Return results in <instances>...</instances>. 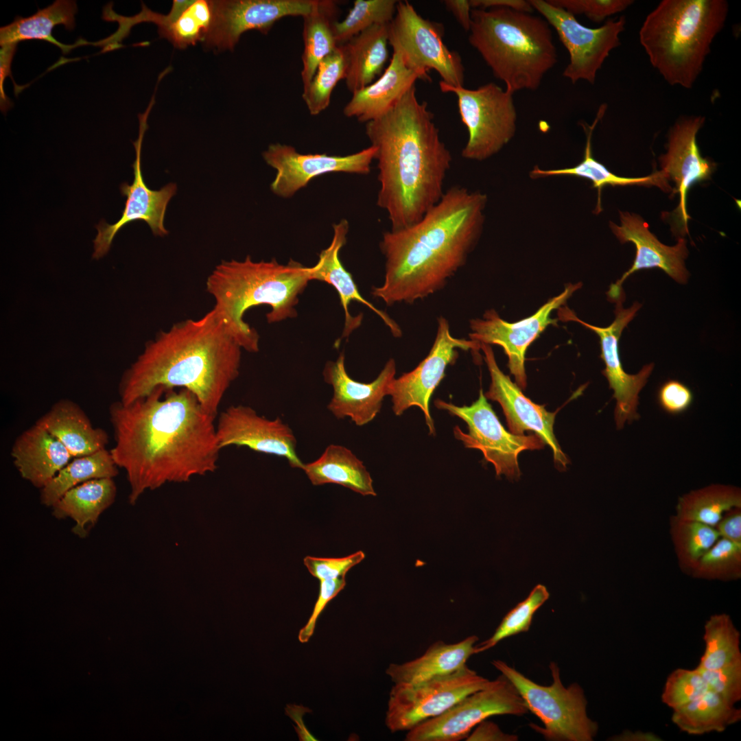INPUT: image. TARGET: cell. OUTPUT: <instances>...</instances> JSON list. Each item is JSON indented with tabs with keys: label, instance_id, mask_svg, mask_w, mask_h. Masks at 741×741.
I'll return each mask as SVG.
<instances>
[{
	"label": "cell",
	"instance_id": "cell-1",
	"mask_svg": "<svg viewBox=\"0 0 741 741\" xmlns=\"http://www.w3.org/2000/svg\"><path fill=\"white\" fill-rule=\"evenodd\" d=\"M109 416L115 442L110 452L126 473L132 505L148 490L217 468V416L187 389L158 387L130 403L115 401Z\"/></svg>",
	"mask_w": 741,
	"mask_h": 741
},
{
	"label": "cell",
	"instance_id": "cell-2",
	"mask_svg": "<svg viewBox=\"0 0 741 741\" xmlns=\"http://www.w3.org/2000/svg\"><path fill=\"white\" fill-rule=\"evenodd\" d=\"M487 196L454 186L415 224L385 232L384 283L373 297L412 304L442 290L467 261L484 224Z\"/></svg>",
	"mask_w": 741,
	"mask_h": 741
},
{
	"label": "cell",
	"instance_id": "cell-3",
	"mask_svg": "<svg viewBox=\"0 0 741 741\" xmlns=\"http://www.w3.org/2000/svg\"><path fill=\"white\" fill-rule=\"evenodd\" d=\"M365 131L376 149L377 206L391 230L415 224L443 197L452 162L433 113L419 101L414 86L387 113L366 123Z\"/></svg>",
	"mask_w": 741,
	"mask_h": 741
},
{
	"label": "cell",
	"instance_id": "cell-4",
	"mask_svg": "<svg viewBox=\"0 0 741 741\" xmlns=\"http://www.w3.org/2000/svg\"><path fill=\"white\" fill-rule=\"evenodd\" d=\"M239 340L214 307L198 319H187L158 333L123 373L119 401L130 403L161 387L185 388L217 416L223 398L239 375Z\"/></svg>",
	"mask_w": 741,
	"mask_h": 741
},
{
	"label": "cell",
	"instance_id": "cell-5",
	"mask_svg": "<svg viewBox=\"0 0 741 741\" xmlns=\"http://www.w3.org/2000/svg\"><path fill=\"white\" fill-rule=\"evenodd\" d=\"M310 267L290 259L281 264L275 259L255 261L250 256L243 261H222L208 277L206 290L215 300L214 308L222 314L237 333L242 349L259 351L257 331L243 320L250 308L261 305L271 310L268 323L297 316L298 296L308 283Z\"/></svg>",
	"mask_w": 741,
	"mask_h": 741
},
{
	"label": "cell",
	"instance_id": "cell-6",
	"mask_svg": "<svg viewBox=\"0 0 741 741\" xmlns=\"http://www.w3.org/2000/svg\"><path fill=\"white\" fill-rule=\"evenodd\" d=\"M728 12L725 0H663L646 16L639 42L669 84L692 87Z\"/></svg>",
	"mask_w": 741,
	"mask_h": 741
},
{
	"label": "cell",
	"instance_id": "cell-7",
	"mask_svg": "<svg viewBox=\"0 0 741 741\" xmlns=\"http://www.w3.org/2000/svg\"><path fill=\"white\" fill-rule=\"evenodd\" d=\"M469 42L506 90L535 91L558 61L548 23L508 8L471 9Z\"/></svg>",
	"mask_w": 741,
	"mask_h": 741
},
{
	"label": "cell",
	"instance_id": "cell-8",
	"mask_svg": "<svg viewBox=\"0 0 741 741\" xmlns=\"http://www.w3.org/2000/svg\"><path fill=\"white\" fill-rule=\"evenodd\" d=\"M493 666L515 687L528 711L537 716L543 727H532L547 740L591 741L598 725L587 714V701L583 688L576 683L565 687L559 668L551 662L553 678L549 686L539 685L501 660L492 661Z\"/></svg>",
	"mask_w": 741,
	"mask_h": 741
},
{
	"label": "cell",
	"instance_id": "cell-9",
	"mask_svg": "<svg viewBox=\"0 0 741 741\" xmlns=\"http://www.w3.org/2000/svg\"><path fill=\"white\" fill-rule=\"evenodd\" d=\"M442 92L454 93L458 112L468 132L461 151L463 158L484 161L498 153L515 136L517 111L513 93L489 82L475 89L454 86L442 81Z\"/></svg>",
	"mask_w": 741,
	"mask_h": 741
},
{
	"label": "cell",
	"instance_id": "cell-10",
	"mask_svg": "<svg viewBox=\"0 0 741 741\" xmlns=\"http://www.w3.org/2000/svg\"><path fill=\"white\" fill-rule=\"evenodd\" d=\"M442 23L422 17L408 1H398L394 18L388 24V43L405 65L421 80L430 81L435 70L442 82L463 86L464 67L459 54L443 42Z\"/></svg>",
	"mask_w": 741,
	"mask_h": 741
},
{
	"label": "cell",
	"instance_id": "cell-11",
	"mask_svg": "<svg viewBox=\"0 0 741 741\" xmlns=\"http://www.w3.org/2000/svg\"><path fill=\"white\" fill-rule=\"evenodd\" d=\"M490 683L466 665L450 674L421 682L394 684L389 693L386 725L392 733L408 731L443 714Z\"/></svg>",
	"mask_w": 741,
	"mask_h": 741
},
{
	"label": "cell",
	"instance_id": "cell-12",
	"mask_svg": "<svg viewBox=\"0 0 741 741\" xmlns=\"http://www.w3.org/2000/svg\"><path fill=\"white\" fill-rule=\"evenodd\" d=\"M434 404L466 423L468 432L456 426L455 437L466 447L481 451L484 459L494 466L497 476L504 475L510 480H518L521 474L519 454L526 450L541 449L545 445L536 434L517 435L507 431L482 389L478 399L469 406H458L440 399L436 400Z\"/></svg>",
	"mask_w": 741,
	"mask_h": 741
},
{
	"label": "cell",
	"instance_id": "cell-13",
	"mask_svg": "<svg viewBox=\"0 0 741 741\" xmlns=\"http://www.w3.org/2000/svg\"><path fill=\"white\" fill-rule=\"evenodd\" d=\"M529 711L514 685L504 675L465 696L443 714L407 731L406 741H459L473 727L497 715L523 716Z\"/></svg>",
	"mask_w": 741,
	"mask_h": 741
},
{
	"label": "cell",
	"instance_id": "cell-14",
	"mask_svg": "<svg viewBox=\"0 0 741 741\" xmlns=\"http://www.w3.org/2000/svg\"><path fill=\"white\" fill-rule=\"evenodd\" d=\"M530 3L556 30L569 53V62L563 75L572 84L585 80L593 84L598 71L611 51L620 45V36L625 28V17L609 19L602 26L590 28L548 0H530Z\"/></svg>",
	"mask_w": 741,
	"mask_h": 741
},
{
	"label": "cell",
	"instance_id": "cell-15",
	"mask_svg": "<svg viewBox=\"0 0 741 741\" xmlns=\"http://www.w3.org/2000/svg\"><path fill=\"white\" fill-rule=\"evenodd\" d=\"M624 294L616 301L614 320L606 327L594 326L587 323L568 307L558 308V316L563 321H574L596 333L600 338L601 354L605 368L602 374L608 380L609 388L613 390L616 400L615 421L618 429H622L624 423L639 418L637 412L639 394L647 383L654 364L650 363L642 367L637 374L626 373L622 364L619 352V340L622 333L628 323L635 318L642 305L637 301L629 308H624Z\"/></svg>",
	"mask_w": 741,
	"mask_h": 741
},
{
	"label": "cell",
	"instance_id": "cell-16",
	"mask_svg": "<svg viewBox=\"0 0 741 741\" xmlns=\"http://www.w3.org/2000/svg\"><path fill=\"white\" fill-rule=\"evenodd\" d=\"M582 284H569L558 296L548 300L534 314L521 320L509 322L494 309L486 311L482 318L470 320L469 338L479 344L502 347L508 357V366L516 384L524 389L527 384L525 355L530 345L550 325H556L552 311L563 306Z\"/></svg>",
	"mask_w": 741,
	"mask_h": 741
},
{
	"label": "cell",
	"instance_id": "cell-17",
	"mask_svg": "<svg viewBox=\"0 0 741 741\" xmlns=\"http://www.w3.org/2000/svg\"><path fill=\"white\" fill-rule=\"evenodd\" d=\"M458 349H480V344L471 340L454 337L447 320L438 318V329L434 342L427 357L412 371L394 379L390 383L388 395L391 396L392 410L396 415L412 406L423 412L430 434H435L434 421L430 412L432 393L445 375L447 367L454 362Z\"/></svg>",
	"mask_w": 741,
	"mask_h": 741
},
{
	"label": "cell",
	"instance_id": "cell-18",
	"mask_svg": "<svg viewBox=\"0 0 741 741\" xmlns=\"http://www.w3.org/2000/svg\"><path fill=\"white\" fill-rule=\"evenodd\" d=\"M154 103V97H152L146 111L139 115V137L133 142L136 151V158L132 164L134 180L130 185L124 183L120 185L121 193L126 197L122 214L119 220L113 224L102 220L96 225L97 235L93 240V259H99L105 256L117 233L132 221L145 222L156 236L163 237L168 234L164 226L165 215L170 200L176 193V185L169 183L158 190L150 189L144 182L141 169L142 142L148 128V117Z\"/></svg>",
	"mask_w": 741,
	"mask_h": 741
},
{
	"label": "cell",
	"instance_id": "cell-19",
	"mask_svg": "<svg viewBox=\"0 0 741 741\" xmlns=\"http://www.w3.org/2000/svg\"><path fill=\"white\" fill-rule=\"evenodd\" d=\"M213 21L203 40L204 47L233 50L241 36L250 30L267 34L286 16H304L317 0H216Z\"/></svg>",
	"mask_w": 741,
	"mask_h": 741
},
{
	"label": "cell",
	"instance_id": "cell-20",
	"mask_svg": "<svg viewBox=\"0 0 741 741\" xmlns=\"http://www.w3.org/2000/svg\"><path fill=\"white\" fill-rule=\"evenodd\" d=\"M375 152V148L370 145L346 156L301 154L292 145L273 143L262 156L277 172L270 185L271 191L277 196L288 198L321 175L333 172L368 174Z\"/></svg>",
	"mask_w": 741,
	"mask_h": 741
},
{
	"label": "cell",
	"instance_id": "cell-21",
	"mask_svg": "<svg viewBox=\"0 0 741 741\" xmlns=\"http://www.w3.org/2000/svg\"><path fill=\"white\" fill-rule=\"evenodd\" d=\"M221 449L246 447L252 451L285 458L290 466L303 469L292 430L280 418L268 419L248 405H233L222 412L216 423Z\"/></svg>",
	"mask_w": 741,
	"mask_h": 741
},
{
	"label": "cell",
	"instance_id": "cell-22",
	"mask_svg": "<svg viewBox=\"0 0 741 741\" xmlns=\"http://www.w3.org/2000/svg\"><path fill=\"white\" fill-rule=\"evenodd\" d=\"M491 376L486 399L498 402L503 410L509 431L524 435L532 431L552 449L554 462L562 470L569 463L554 436L553 426L556 412L546 410L544 405L537 404L526 397L521 388L499 368L492 347L480 344Z\"/></svg>",
	"mask_w": 741,
	"mask_h": 741
},
{
	"label": "cell",
	"instance_id": "cell-23",
	"mask_svg": "<svg viewBox=\"0 0 741 741\" xmlns=\"http://www.w3.org/2000/svg\"><path fill=\"white\" fill-rule=\"evenodd\" d=\"M620 225L611 222L610 228L622 244H635L636 255L631 267L610 286L607 292L609 298L615 302L624 294L622 288L624 281L643 269L659 268L677 283H687L690 274L685 260L689 252L685 238L679 237L674 246H666L649 231L648 224L639 215L620 211Z\"/></svg>",
	"mask_w": 741,
	"mask_h": 741
},
{
	"label": "cell",
	"instance_id": "cell-24",
	"mask_svg": "<svg viewBox=\"0 0 741 741\" xmlns=\"http://www.w3.org/2000/svg\"><path fill=\"white\" fill-rule=\"evenodd\" d=\"M396 363L390 359L375 380L363 383L354 380L346 372L344 352L335 361H328L323 368L325 381L332 387L333 395L327 405L338 419L349 418L356 425L372 421L379 412L384 398L395 379Z\"/></svg>",
	"mask_w": 741,
	"mask_h": 741
},
{
	"label": "cell",
	"instance_id": "cell-25",
	"mask_svg": "<svg viewBox=\"0 0 741 741\" xmlns=\"http://www.w3.org/2000/svg\"><path fill=\"white\" fill-rule=\"evenodd\" d=\"M705 122V117L690 116L679 119L670 130L666 153L659 157L661 171L668 180L675 185L673 194L679 193L680 202L677 209L681 221V231L688 233L687 212V192L694 184L710 178L716 165L700 153L696 135Z\"/></svg>",
	"mask_w": 741,
	"mask_h": 741
},
{
	"label": "cell",
	"instance_id": "cell-26",
	"mask_svg": "<svg viewBox=\"0 0 741 741\" xmlns=\"http://www.w3.org/2000/svg\"><path fill=\"white\" fill-rule=\"evenodd\" d=\"M333 237L329 246L319 254L317 263L310 267V280L324 281L332 285L338 294L344 313V327L342 338L348 337L362 323V315L353 316L349 307L351 302L364 304L373 311L389 328L392 334L397 338L401 336L402 331L397 323L384 311L375 307L366 300L360 293L352 274L343 266L340 252L346 244L349 230V224L346 219H342L333 225Z\"/></svg>",
	"mask_w": 741,
	"mask_h": 741
},
{
	"label": "cell",
	"instance_id": "cell-27",
	"mask_svg": "<svg viewBox=\"0 0 741 741\" xmlns=\"http://www.w3.org/2000/svg\"><path fill=\"white\" fill-rule=\"evenodd\" d=\"M11 456L21 476L42 489L72 458L56 438L35 423L14 440Z\"/></svg>",
	"mask_w": 741,
	"mask_h": 741
},
{
	"label": "cell",
	"instance_id": "cell-28",
	"mask_svg": "<svg viewBox=\"0 0 741 741\" xmlns=\"http://www.w3.org/2000/svg\"><path fill=\"white\" fill-rule=\"evenodd\" d=\"M418 80H421V76L393 51L384 73L377 80L353 93L343 113L364 123L376 119L387 113Z\"/></svg>",
	"mask_w": 741,
	"mask_h": 741
},
{
	"label": "cell",
	"instance_id": "cell-29",
	"mask_svg": "<svg viewBox=\"0 0 741 741\" xmlns=\"http://www.w3.org/2000/svg\"><path fill=\"white\" fill-rule=\"evenodd\" d=\"M36 423L56 438L74 458L106 449L108 443L106 431L93 427L80 406L69 399L56 401Z\"/></svg>",
	"mask_w": 741,
	"mask_h": 741
},
{
	"label": "cell",
	"instance_id": "cell-30",
	"mask_svg": "<svg viewBox=\"0 0 741 741\" xmlns=\"http://www.w3.org/2000/svg\"><path fill=\"white\" fill-rule=\"evenodd\" d=\"M606 109L607 105L605 104L599 107L596 119L591 125L581 124L585 131L587 139L583 158L578 164L572 167L554 169H542L536 166L530 172V176L532 178L555 176H571L590 180L592 183V187L598 190V201L594 211L596 214L600 213L602 210L601 207V191L605 186L654 185L663 191H670L672 190V188L669 185L667 178L661 170L644 177H624L611 172L603 164L595 159L591 150L592 133L598 122L604 116Z\"/></svg>",
	"mask_w": 741,
	"mask_h": 741
},
{
	"label": "cell",
	"instance_id": "cell-31",
	"mask_svg": "<svg viewBox=\"0 0 741 741\" xmlns=\"http://www.w3.org/2000/svg\"><path fill=\"white\" fill-rule=\"evenodd\" d=\"M476 635L447 644L438 640L420 657L403 663H390L386 670L394 684L414 683L455 672L465 666L474 655Z\"/></svg>",
	"mask_w": 741,
	"mask_h": 741
},
{
	"label": "cell",
	"instance_id": "cell-32",
	"mask_svg": "<svg viewBox=\"0 0 741 741\" xmlns=\"http://www.w3.org/2000/svg\"><path fill=\"white\" fill-rule=\"evenodd\" d=\"M117 487L113 478L91 480L67 491L51 507L58 519H71L73 533L86 538L100 515L115 502Z\"/></svg>",
	"mask_w": 741,
	"mask_h": 741
},
{
	"label": "cell",
	"instance_id": "cell-33",
	"mask_svg": "<svg viewBox=\"0 0 741 741\" xmlns=\"http://www.w3.org/2000/svg\"><path fill=\"white\" fill-rule=\"evenodd\" d=\"M388 24H377L341 45L346 60L344 81L353 93L381 75L388 60Z\"/></svg>",
	"mask_w": 741,
	"mask_h": 741
},
{
	"label": "cell",
	"instance_id": "cell-34",
	"mask_svg": "<svg viewBox=\"0 0 741 741\" xmlns=\"http://www.w3.org/2000/svg\"><path fill=\"white\" fill-rule=\"evenodd\" d=\"M77 12L75 1L56 0L30 16H16L12 23L0 28V45H17L24 40H42L58 47L66 54L76 47L84 45L85 40L80 38L73 45H65L56 40L51 32L58 25H63L67 30H73Z\"/></svg>",
	"mask_w": 741,
	"mask_h": 741
},
{
	"label": "cell",
	"instance_id": "cell-35",
	"mask_svg": "<svg viewBox=\"0 0 741 741\" xmlns=\"http://www.w3.org/2000/svg\"><path fill=\"white\" fill-rule=\"evenodd\" d=\"M303 470L313 485L336 484L362 495H376L363 462L342 445H328L318 459L304 464Z\"/></svg>",
	"mask_w": 741,
	"mask_h": 741
},
{
	"label": "cell",
	"instance_id": "cell-36",
	"mask_svg": "<svg viewBox=\"0 0 741 741\" xmlns=\"http://www.w3.org/2000/svg\"><path fill=\"white\" fill-rule=\"evenodd\" d=\"M740 719V709L711 690L674 709L672 715V722L681 731L694 736L722 732Z\"/></svg>",
	"mask_w": 741,
	"mask_h": 741
},
{
	"label": "cell",
	"instance_id": "cell-37",
	"mask_svg": "<svg viewBox=\"0 0 741 741\" xmlns=\"http://www.w3.org/2000/svg\"><path fill=\"white\" fill-rule=\"evenodd\" d=\"M336 8L334 1L317 0L311 11L303 16V86L312 79L320 62L338 46L333 33Z\"/></svg>",
	"mask_w": 741,
	"mask_h": 741
},
{
	"label": "cell",
	"instance_id": "cell-38",
	"mask_svg": "<svg viewBox=\"0 0 741 741\" xmlns=\"http://www.w3.org/2000/svg\"><path fill=\"white\" fill-rule=\"evenodd\" d=\"M117 468L106 449L75 458L40 489V502L52 507L67 491L79 484L95 479L114 478L118 474Z\"/></svg>",
	"mask_w": 741,
	"mask_h": 741
},
{
	"label": "cell",
	"instance_id": "cell-39",
	"mask_svg": "<svg viewBox=\"0 0 741 741\" xmlns=\"http://www.w3.org/2000/svg\"><path fill=\"white\" fill-rule=\"evenodd\" d=\"M735 508H741L740 489L714 484L680 497L674 516L715 527L726 513Z\"/></svg>",
	"mask_w": 741,
	"mask_h": 741
},
{
	"label": "cell",
	"instance_id": "cell-40",
	"mask_svg": "<svg viewBox=\"0 0 741 741\" xmlns=\"http://www.w3.org/2000/svg\"><path fill=\"white\" fill-rule=\"evenodd\" d=\"M705 650L696 668L716 670L741 661L740 634L727 613L711 615L704 626Z\"/></svg>",
	"mask_w": 741,
	"mask_h": 741
},
{
	"label": "cell",
	"instance_id": "cell-41",
	"mask_svg": "<svg viewBox=\"0 0 741 741\" xmlns=\"http://www.w3.org/2000/svg\"><path fill=\"white\" fill-rule=\"evenodd\" d=\"M670 532L679 563L691 572L703 554L720 538L715 527L670 517Z\"/></svg>",
	"mask_w": 741,
	"mask_h": 741
},
{
	"label": "cell",
	"instance_id": "cell-42",
	"mask_svg": "<svg viewBox=\"0 0 741 741\" xmlns=\"http://www.w3.org/2000/svg\"><path fill=\"white\" fill-rule=\"evenodd\" d=\"M211 0L192 1L179 16L172 21H165L158 27L161 37L167 38L175 47L185 49L203 42L213 21Z\"/></svg>",
	"mask_w": 741,
	"mask_h": 741
},
{
	"label": "cell",
	"instance_id": "cell-43",
	"mask_svg": "<svg viewBox=\"0 0 741 741\" xmlns=\"http://www.w3.org/2000/svg\"><path fill=\"white\" fill-rule=\"evenodd\" d=\"M346 60L341 45L327 55L318 64L310 82L303 86V99L311 115H318L330 104L336 84L344 80Z\"/></svg>",
	"mask_w": 741,
	"mask_h": 741
},
{
	"label": "cell",
	"instance_id": "cell-44",
	"mask_svg": "<svg viewBox=\"0 0 741 741\" xmlns=\"http://www.w3.org/2000/svg\"><path fill=\"white\" fill-rule=\"evenodd\" d=\"M398 1L355 0L346 17L335 21L333 33L338 45L377 24L389 23L395 16Z\"/></svg>",
	"mask_w": 741,
	"mask_h": 741
},
{
	"label": "cell",
	"instance_id": "cell-45",
	"mask_svg": "<svg viewBox=\"0 0 741 741\" xmlns=\"http://www.w3.org/2000/svg\"><path fill=\"white\" fill-rule=\"evenodd\" d=\"M695 578L733 580L741 578V543L720 537L690 572Z\"/></svg>",
	"mask_w": 741,
	"mask_h": 741
},
{
	"label": "cell",
	"instance_id": "cell-46",
	"mask_svg": "<svg viewBox=\"0 0 741 741\" xmlns=\"http://www.w3.org/2000/svg\"><path fill=\"white\" fill-rule=\"evenodd\" d=\"M549 596V592L544 585L535 586L524 601L517 604L505 615L492 636L475 645L474 654L491 649L505 638L527 632L534 613Z\"/></svg>",
	"mask_w": 741,
	"mask_h": 741
},
{
	"label": "cell",
	"instance_id": "cell-47",
	"mask_svg": "<svg viewBox=\"0 0 741 741\" xmlns=\"http://www.w3.org/2000/svg\"><path fill=\"white\" fill-rule=\"evenodd\" d=\"M709 690L706 681L696 668H677L667 677L661 698L663 703L674 710Z\"/></svg>",
	"mask_w": 741,
	"mask_h": 741
},
{
	"label": "cell",
	"instance_id": "cell-48",
	"mask_svg": "<svg viewBox=\"0 0 741 741\" xmlns=\"http://www.w3.org/2000/svg\"><path fill=\"white\" fill-rule=\"evenodd\" d=\"M554 6L572 15H584L590 21L600 23L611 16L625 10L633 3L631 0H548Z\"/></svg>",
	"mask_w": 741,
	"mask_h": 741
},
{
	"label": "cell",
	"instance_id": "cell-49",
	"mask_svg": "<svg viewBox=\"0 0 741 741\" xmlns=\"http://www.w3.org/2000/svg\"><path fill=\"white\" fill-rule=\"evenodd\" d=\"M696 668L706 681L709 690L733 705L741 700V661L716 670Z\"/></svg>",
	"mask_w": 741,
	"mask_h": 741
},
{
	"label": "cell",
	"instance_id": "cell-50",
	"mask_svg": "<svg viewBox=\"0 0 741 741\" xmlns=\"http://www.w3.org/2000/svg\"><path fill=\"white\" fill-rule=\"evenodd\" d=\"M364 557V553L358 551L342 558L307 556L304 558L303 563L309 573L320 581L345 577L347 572L360 563Z\"/></svg>",
	"mask_w": 741,
	"mask_h": 741
},
{
	"label": "cell",
	"instance_id": "cell-51",
	"mask_svg": "<svg viewBox=\"0 0 741 741\" xmlns=\"http://www.w3.org/2000/svg\"><path fill=\"white\" fill-rule=\"evenodd\" d=\"M657 399L663 410L671 414H677L685 412L691 405L693 394L682 382L669 379L659 388Z\"/></svg>",
	"mask_w": 741,
	"mask_h": 741
},
{
	"label": "cell",
	"instance_id": "cell-52",
	"mask_svg": "<svg viewBox=\"0 0 741 741\" xmlns=\"http://www.w3.org/2000/svg\"><path fill=\"white\" fill-rule=\"evenodd\" d=\"M346 586L345 577L320 581L318 599L307 624L299 631L298 640L306 643L314 634L317 620L327 604Z\"/></svg>",
	"mask_w": 741,
	"mask_h": 741
},
{
	"label": "cell",
	"instance_id": "cell-53",
	"mask_svg": "<svg viewBox=\"0 0 741 741\" xmlns=\"http://www.w3.org/2000/svg\"><path fill=\"white\" fill-rule=\"evenodd\" d=\"M715 528L720 537L741 543V508L726 513Z\"/></svg>",
	"mask_w": 741,
	"mask_h": 741
},
{
	"label": "cell",
	"instance_id": "cell-54",
	"mask_svg": "<svg viewBox=\"0 0 741 741\" xmlns=\"http://www.w3.org/2000/svg\"><path fill=\"white\" fill-rule=\"evenodd\" d=\"M475 727L474 731L467 736L466 740L515 741L518 740L517 736L504 733L496 724L491 721L485 720Z\"/></svg>",
	"mask_w": 741,
	"mask_h": 741
},
{
	"label": "cell",
	"instance_id": "cell-55",
	"mask_svg": "<svg viewBox=\"0 0 741 741\" xmlns=\"http://www.w3.org/2000/svg\"><path fill=\"white\" fill-rule=\"evenodd\" d=\"M469 1L471 8H508L529 13H532L534 11L530 1L526 0H469Z\"/></svg>",
	"mask_w": 741,
	"mask_h": 741
},
{
	"label": "cell",
	"instance_id": "cell-56",
	"mask_svg": "<svg viewBox=\"0 0 741 741\" xmlns=\"http://www.w3.org/2000/svg\"><path fill=\"white\" fill-rule=\"evenodd\" d=\"M446 8L450 11L460 26L469 32L471 23V6L468 0H445Z\"/></svg>",
	"mask_w": 741,
	"mask_h": 741
},
{
	"label": "cell",
	"instance_id": "cell-57",
	"mask_svg": "<svg viewBox=\"0 0 741 741\" xmlns=\"http://www.w3.org/2000/svg\"><path fill=\"white\" fill-rule=\"evenodd\" d=\"M308 709L303 706L288 705L286 707V714L296 722V731L301 740H316L311 733L307 729L302 721L303 715Z\"/></svg>",
	"mask_w": 741,
	"mask_h": 741
},
{
	"label": "cell",
	"instance_id": "cell-58",
	"mask_svg": "<svg viewBox=\"0 0 741 741\" xmlns=\"http://www.w3.org/2000/svg\"><path fill=\"white\" fill-rule=\"evenodd\" d=\"M617 741H661L657 734L649 731L626 730L611 738Z\"/></svg>",
	"mask_w": 741,
	"mask_h": 741
}]
</instances>
